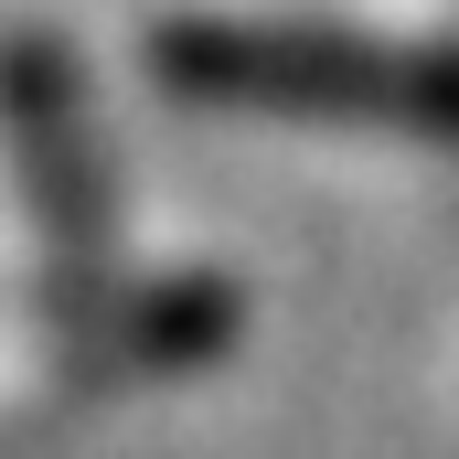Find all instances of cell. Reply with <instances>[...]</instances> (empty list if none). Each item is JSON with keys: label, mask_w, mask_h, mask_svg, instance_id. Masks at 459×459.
I'll use <instances>...</instances> for the list:
<instances>
[{"label": "cell", "mask_w": 459, "mask_h": 459, "mask_svg": "<svg viewBox=\"0 0 459 459\" xmlns=\"http://www.w3.org/2000/svg\"><path fill=\"white\" fill-rule=\"evenodd\" d=\"M150 75L193 108L459 139V43H385V32H332V22H160Z\"/></svg>", "instance_id": "1"}, {"label": "cell", "mask_w": 459, "mask_h": 459, "mask_svg": "<svg viewBox=\"0 0 459 459\" xmlns=\"http://www.w3.org/2000/svg\"><path fill=\"white\" fill-rule=\"evenodd\" d=\"M0 139H11L22 214L43 235L65 299H97L108 235H117V193H108V150H97V117H86V86H75L65 43L0 32Z\"/></svg>", "instance_id": "2"}]
</instances>
